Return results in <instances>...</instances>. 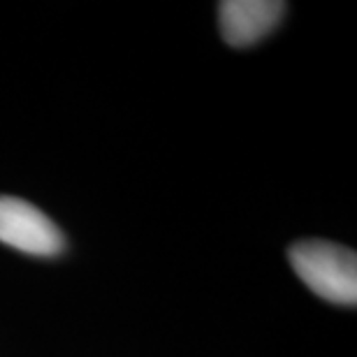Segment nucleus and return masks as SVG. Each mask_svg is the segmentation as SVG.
Instances as JSON below:
<instances>
[{"label":"nucleus","mask_w":357,"mask_h":357,"mask_svg":"<svg viewBox=\"0 0 357 357\" xmlns=\"http://www.w3.org/2000/svg\"><path fill=\"white\" fill-rule=\"evenodd\" d=\"M288 260L306 288L341 306L357 302V258L353 248L332 241L306 239L290 246Z\"/></svg>","instance_id":"nucleus-1"},{"label":"nucleus","mask_w":357,"mask_h":357,"mask_svg":"<svg viewBox=\"0 0 357 357\" xmlns=\"http://www.w3.org/2000/svg\"><path fill=\"white\" fill-rule=\"evenodd\" d=\"M285 3L278 0H223L218 5L220 35L232 47H251L281 21Z\"/></svg>","instance_id":"nucleus-3"},{"label":"nucleus","mask_w":357,"mask_h":357,"mask_svg":"<svg viewBox=\"0 0 357 357\" xmlns=\"http://www.w3.org/2000/svg\"><path fill=\"white\" fill-rule=\"evenodd\" d=\"M0 244L35 258H52L63 253L66 237L35 204L21 197L0 195Z\"/></svg>","instance_id":"nucleus-2"}]
</instances>
